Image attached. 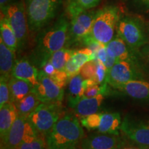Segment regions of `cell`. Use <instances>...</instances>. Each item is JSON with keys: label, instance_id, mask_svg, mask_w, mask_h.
Listing matches in <instances>:
<instances>
[{"label": "cell", "instance_id": "cell-1", "mask_svg": "<svg viewBox=\"0 0 149 149\" xmlns=\"http://www.w3.org/2000/svg\"><path fill=\"white\" fill-rule=\"evenodd\" d=\"M69 28V22L62 15L51 26L43 30L39 34L35 55L40 64L47 60L53 53L64 48L68 42Z\"/></svg>", "mask_w": 149, "mask_h": 149}, {"label": "cell", "instance_id": "cell-2", "mask_svg": "<svg viewBox=\"0 0 149 149\" xmlns=\"http://www.w3.org/2000/svg\"><path fill=\"white\" fill-rule=\"evenodd\" d=\"M84 137V131L75 115H62L46 136L49 149H68L75 147Z\"/></svg>", "mask_w": 149, "mask_h": 149}, {"label": "cell", "instance_id": "cell-3", "mask_svg": "<svg viewBox=\"0 0 149 149\" xmlns=\"http://www.w3.org/2000/svg\"><path fill=\"white\" fill-rule=\"evenodd\" d=\"M120 11L115 6H107L96 12L91 35L95 40L107 46L115 37Z\"/></svg>", "mask_w": 149, "mask_h": 149}, {"label": "cell", "instance_id": "cell-4", "mask_svg": "<svg viewBox=\"0 0 149 149\" xmlns=\"http://www.w3.org/2000/svg\"><path fill=\"white\" fill-rule=\"evenodd\" d=\"M116 31L117 35L135 51H139L149 42L146 24L137 17L125 16L120 18Z\"/></svg>", "mask_w": 149, "mask_h": 149}, {"label": "cell", "instance_id": "cell-5", "mask_svg": "<svg viewBox=\"0 0 149 149\" xmlns=\"http://www.w3.org/2000/svg\"><path fill=\"white\" fill-rule=\"evenodd\" d=\"M61 0H25L26 12L31 31L44 28L57 14Z\"/></svg>", "mask_w": 149, "mask_h": 149}, {"label": "cell", "instance_id": "cell-6", "mask_svg": "<svg viewBox=\"0 0 149 149\" xmlns=\"http://www.w3.org/2000/svg\"><path fill=\"white\" fill-rule=\"evenodd\" d=\"M61 103H41L27 117L40 135L46 137L62 115Z\"/></svg>", "mask_w": 149, "mask_h": 149}, {"label": "cell", "instance_id": "cell-7", "mask_svg": "<svg viewBox=\"0 0 149 149\" xmlns=\"http://www.w3.org/2000/svg\"><path fill=\"white\" fill-rule=\"evenodd\" d=\"M1 10L15 33L18 48L22 47L26 40L29 29L25 4L22 1L13 2Z\"/></svg>", "mask_w": 149, "mask_h": 149}, {"label": "cell", "instance_id": "cell-8", "mask_svg": "<svg viewBox=\"0 0 149 149\" xmlns=\"http://www.w3.org/2000/svg\"><path fill=\"white\" fill-rule=\"evenodd\" d=\"M39 84L33 87L34 92L42 103H61L64 98V87L47 75L43 70L38 74Z\"/></svg>", "mask_w": 149, "mask_h": 149}, {"label": "cell", "instance_id": "cell-9", "mask_svg": "<svg viewBox=\"0 0 149 149\" xmlns=\"http://www.w3.org/2000/svg\"><path fill=\"white\" fill-rule=\"evenodd\" d=\"M137 66L126 61H118L108 70L106 82L117 89L124 84L135 79H142Z\"/></svg>", "mask_w": 149, "mask_h": 149}, {"label": "cell", "instance_id": "cell-10", "mask_svg": "<svg viewBox=\"0 0 149 149\" xmlns=\"http://www.w3.org/2000/svg\"><path fill=\"white\" fill-rule=\"evenodd\" d=\"M121 130L137 144L149 146V120H135L126 117L122 121Z\"/></svg>", "mask_w": 149, "mask_h": 149}, {"label": "cell", "instance_id": "cell-11", "mask_svg": "<svg viewBox=\"0 0 149 149\" xmlns=\"http://www.w3.org/2000/svg\"><path fill=\"white\" fill-rule=\"evenodd\" d=\"M96 12L85 10L75 18L71 19L68 41L70 43L81 42L91 34Z\"/></svg>", "mask_w": 149, "mask_h": 149}, {"label": "cell", "instance_id": "cell-12", "mask_svg": "<svg viewBox=\"0 0 149 149\" xmlns=\"http://www.w3.org/2000/svg\"><path fill=\"white\" fill-rule=\"evenodd\" d=\"M123 141L119 135L109 133L93 134L82 139V149H119Z\"/></svg>", "mask_w": 149, "mask_h": 149}, {"label": "cell", "instance_id": "cell-13", "mask_svg": "<svg viewBox=\"0 0 149 149\" xmlns=\"http://www.w3.org/2000/svg\"><path fill=\"white\" fill-rule=\"evenodd\" d=\"M107 51L117 61H126L138 66L139 61L136 52L117 35L116 37L106 46Z\"/></svg>", "mask_w": 149, "mask_h": 149}, {"label": "cell", "instance_id": "cell-14", "mask_svg": "<svg viewBox=\"0 0 149 149\" xmlns=\"http://www.w3.org/2000/svg\"><path fill=\"white\" fill-rule=\"evenodd\" d=\"M27 124V118L18 114L6 138L4 141H1V149H16L17 148L23 141L26 131Z\"/></svg>", "mask_w": 149, "mask_h": 149}, {"label": "cell", "instance_id": "cell-15", "mask_svg": "<svg viewBox=\"0 0 149 149\" xmlns=\"http://www.w3.org/2000/svg\"><path fill=\"white\" fill-rule=\"evenodd\" d=\"M130 97L140 101H149V81L135 79L124 84L117 88Z\"/></svg>", "mask_w": 149, "mask_h": 149}, {"label": "cell", "instance_id": "cell-16", "mask_svg": "<svg viewBox=\"0 0 149 149\" xmlns=\"http://www.w3.org/2000/svg\"><path fill=\"white\" fill-rule=\"evenodd\" d=\"M38 74L39 70L24 58L16 61L12 72L13 77L24 80L33 87L39 84Z\"/></svg>", "mask_w": 149, "mask_h": 149}, {"label": "cell", "instance_id": "cell-17", "mask_svg": "<svg viewBox=\"0 0 149 149\" xmlns=\"http://www.w3.org/2000/svg\"><path fill=\"white\" fill-rule=\"evenodd\" d=\"M18 115L17 109L13 102H10L0 108V137L1 141L5 140L9 130Z\"/></svg>", "mask_w": 149, "mask_h": 149}, {"label": "cell", "instance_id": "cell-18", "mask_svg": "<svg viewBox=\"0 0 149 149\" xmlns=\"http://www.w3.org/2000/svg\"><path fill=\"white\" fill-rule=\"evenodd\" d=\"M104 100V94H100L91 98L83 97L73 108L74 115L77 117L82 118L94 114L98 111Z\"/></svg>", "mask_w": 149, "mask_h": 149}, {"label": "cell", "instance_id": "cell-19", "mask_svg": "<svg viewBox=\"0 0 149 149\" xmlns=\"http://www.w3.org/2000/svg\"><path fill=\"white\" fill-rule=\"evenodd\" d=\"M15 52L0 40V72L1 77L9 80L15 64Z\"/></svg>", "mask_w": 149, "mask_h": 149}, {"label": "cell", "instance_id": "cell-20", "mask_svg": "<svg viewBox=\"0 0 149 149\" xmlns=\"http://www.w3.org/2000/svg\"><path fill=\"white\" fill-rule=\"evenodd\" d=\"M122 123L119 113H101V120L97 130L99 133L119 135Z\"/></svg>", "mask_w": 149, "mask_h": 149}, {"label": "cell", "instance_id": "cell-21", "mask_svg": "<svg viewBox=\"0 0 149 149\" xmlns=\"http://www.w3.org/2000/svg\"><path fill=\"white\" fill-rule=\"evenodd\" d=\"M8 86L10 93V102L15 103L19 101L29 93H32L33 86L24 80L11 77L8 80Z\"/></svg>", "mask_w": 149, "mask_h": 149}, {"label": "cell", "instance_id": "cell-22", "mask_svg": "<svg viewBox=\"0 0 149 149\" xmlns=\"http://www.w3.org/2000/svg\"><path fill=\"white\" fill-rule=\"evenodd\" d=\"M84 79L79 74L70 78L68 86V105L73 108L81 99L83 98L86 86L84 83Z\"/></svg>", "mask_w": 149, "mask_h": 149}, {"label": "cell", "instance_id": "cell-23", "mask_svg": "<svg viewBox=\"0 0 149 149\" xmlns=\"http://www.w3.org/2000/svg\"><path fill=\"white\" fill-rule=\"evenodd\" d=\"M0 32L1 39L3 42L13 51L15 52L18 48V41L13 29L7 19L2 13H1V21H0Z\"/></svg>", "mask_w": 149, "mask_h": 149}, {"label": "cell", "instance_id": "cell-24", "mask_svg": "<svg viewBox=\"0 0 149 149\" xmlns=\"http://www.w3.org/2000/svg\"><path fill=\"white\" fill-rule=\"evenodd\" d=\"M41 103L42 102L37 97L36 94L32 92L14 104L17 109L18 114L27 118Z\"/></svg>", "mask_w": 149, "mask_h": 149}, {"label": "cell", "instance_id": "cell-25", "mask_svg": "<svg viewBox=\"0 0 149 149\" xmlns=\"http://www.w3.org/2000/svg\"><path fill=\"white\" fill-rule=\"evenodd\" d=\"M41 68L47 75L51 77L55 82H57L61 86L64 87L66 85L67 79L68 77L64 70H59L56 69L53 65L48 60L42 61L40 64Z\"/></svg>", "mask_w": 149, "mask_h": 149}, {"label": "cell", "instance_id": "cell-26", "mask_svg": "<svg viewBox=\"0 0 149 149\" xmlns=\"http://www.w3.org/2000/svg\"><path fill=\"white\" fill-rule=\"evenodd\" d=\"M16 149H49L46 137L38 134L37 135H25L23 141Z\"/></svg>", "mask_w": 149, "mask_h": 149}, {"label": "cell", "instance_id": "cell-27", "mask_svg": "<svg viewBox=\"0 0 149 149\" xmlns=\"http://www.w3.org/2000/svg\"><path fill=\"white\" fill-rule=\"evenodd\" d=\"M73 53V50L63 48L59 51L55 52L50 56L48 60L56 69L64 70L65 66L69 60Z\"/></svg>", "mask_w": 149, "mask_h": 149}, {"label": "cell", "instance_id": "cell-28", "mask_svg": "<svg viewBox=\"0 0 149 149\" xmlns=\"http://www.w3.org/2000/svg\"><path fill=\"white\" fill-rule=\"evenodd\" d=\"M72 62L81 69L86 63L96 59V55L90 48H84L82 49L74 50L70 57Z\"/></svg>", "mask_w": 149, "mask_h": 149}, {"label": "cell", "instance_id": "cell-29", "mask_svg": "<svg viewBox=\"0 0 149 149\" xmlns=\"http://www.w3.org/2000/svg\"><path fill=\"white\" fill-rule=\"evenodd\" d=\"M101 120V113H95L81 118V124L88 130H97Z\"/></svg>", "mask_w": 149, "mask_h": 149}, {"label": "cell", "instance_id": "cell-30", "mask_svg": "<svg viewBox=\"0 0 149 149\" xmlns=\"http://www.w3.org/2000/svg\"><path fill=\"white\" fill-rule=\"evenodd\" d=\"M96 59H100L105 65L108 70L110 69L113 65H115L118 61L115 57H112L108 53L107 48H106V46H102L98 50V51L96 53Z\"/></svg>", "mask_w": 149, "mask_h": 149}, {"label": "cell", "instance_id": "cell-31", "mask_svg": "<svg viewBox=\"0 0 149 149\" xmlns=\"http://www.w3.org/2000/svg\"><path fill=\"white\" fill-rule=\"evenodd\" d=\"M66 12L70 19L75 18L86 9L79 3V0H66Z\"/></svg>", "mask_w": 149, "mask_h": 149}, {"label": "cell", "instance_id": "cell-32", "mask_svg": "<svg viewBox=\"0 0 149 149\" xmlns=\"http://www.w3.org/2000/svg\"><path fill=\"white\" fill-rule=\"evenodd\" d=\"M10 102V93L8 80L1 77L0 79V108Z\"/></svg>", "mask_w": 149, "mask_h": 149}, {"label": "cell", "instance_id": "cell-33", "mask_svg": "<svg viewBox=\"0 0 149 149\" xmlns=\"http://www.w3.org/2000/svg\"><path fill=\"white\" fill-rule=\"evenodd\" d=\"M96 72V60H92L86 63L81 67L79 74L84 79H94Z\"/></svg>", "mask_w": 149, "mask_h": 149}, {"label": "cell", "instance_id": "cell-34", "mask_svg": "<svg viewBox=\"0 0 149 149\" xmlns=\"http://www.w3.org/2000/svg\"><path fill=\"white\" fill-rule=\"evenodd\" d=\"M96 72L94 80L95 81L97 84L102 85L106 82V78L108 69L103 63L100 59H96Z\"/></svg>", "mask_w": 149, "mask_h": 149}, {"label": "cell", "instance_id": "cell-35", "mask_svg": "<svg viewBox=\"0 0 149 149\" xmlns=\"http://www.w3.org/2000/svg\"><path fill=\"white\" fill-rule=\"evenodd\" d=\"M107 83H105L102 85L95 84L88 87V88L85 90L83 97L91 98L98 95L100 94L104 95L107 90Z\"/></svg>", "mask_w": 149, "mask_h": 149}, {"label": "cell", "instance_id": "cell-36", "mask_svg": "<svg viewBox=\"0 0 149 149\" xmlns=\"http://www.w3.org/2000/svg\"><path fill=\"white\" fill-rule=\"evenodd\" d=\"M100 0H79V3L86 10L94 8L100 2Z\"/></svg>", "mask_w": 149, "mask_h": 149}, {"label": "cell", "instance_id": "cell-37", "mask_svg": "<svg viewBox=\"0 0 149 149\" xmlns=\"http://www.w3.org/2000/svg\"><path fill=\"white\" fill-rule=\"evenodd\" d=\"M135 6L145 12H149V0H135Z\"/></svg>", "mask_w": 149, "mask_h": 149}, {"label": "cell", "instance_id": "cell-38", "mask_svg": "<svg viewBox=\"0 0 149 149\" xmlns=\"http://www.w3.org/2000/svg\"><path fill=\"white\" fill-rule=\"evenodd\" d=\"M141 55L146 59L149 63V42L145 45L144 47L141 48Z\"/></svg>", "mask_w": 149, "mask_h": 149}, {"label": "cell", "instance_id": "cell-39", "mask_svg": "<svg viewBox=\"0 0 149 149\" xmlns=\"http://www.w3.org/2000/svg\"><path fill=\"white\" fill-rule=\"evenodd\" d=\"M11 0H0V6H1V10L5 8L6 6L11 3Z\"/></svg>", "mask_w": 149, "mask_h": 149}, {"label": "cell", "instance_id": "cell-40", "mask_svg": "<svg viewBox=\"0 0 149 149\" xmlns=\"http://www.w3.org/2000/svg\"><path fill=\"white\" fill-rule=\"evenodd\" d=\"M119 149H149L147 148H140V147H134V146H128V147H121Z\"/></svg>", "mask_w": 149, "mask_h": 149}, {"label": "cell", "instance_id": "cell-41", "mask_svg": "<svg viewBox=\"0 0 149 149\" xmlns=\"http://www.w3.org/2000/svg\"><path fill=\"white\" fill-rule=\"evenodd\" d=\"M68 149H77L75 148V147H72V148H68Z\"/></svg>", "mask_w": 149, "mask_h": 149}]
</instances>
